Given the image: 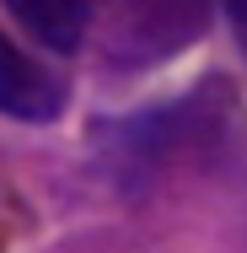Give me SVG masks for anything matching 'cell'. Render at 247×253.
Instances as JSON below:
<instances>
[{
    "label": "cell",
    "mask_w": 247,
    "mask_h": 253,
    "mask_svg": "<svg viewBox=\"0 0 247 253\" xmlns=\"http://www.w3.org/2000/svg\"><path fill=\"white\" fill-rule=\"evenodd\" d=\"M59 108H65V86L0 33V113L22 124H49Z\"/></svg>",
    "instance_id": "obj_1"
},
{
    "label": "cell",
    "mask_w": 247,
    "mask_h": 253,
    "mask_svg": "<svg viewBox=\"0 0 247 253\" xmlns=\"http://www.w3.org/2000/svg\"><path fill=\"white\" fill-rule=\"evenodd\" d=\"M11 16L54 54H75L86 43V27H92V11L97 0H5Z\"/></svg>",
    "instance_id": "obj_2"
},
{
    "label": "cell",
    "mask_w": 247,
    "mask_h": 253,
    "mask_svg": "<svg viewBox=\"0 0 247 253\" xmlns=\"http://www.w3.org/2000/svg\"><path fill=\"white\" fill-rule=\"evenodd\" d=\"M226 16H231V27L242 33V43H247V0H226Z\"/></svg>",
    "instance_id": "obj_3"
}]
</instances>
